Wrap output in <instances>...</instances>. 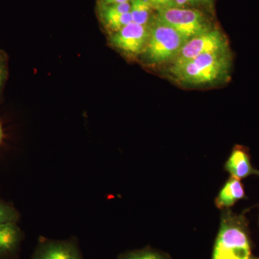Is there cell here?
<instances>
[{
	"instance_id": "obj_1",
	"label": "cell",
	"mask_w": 259,
	"mask_h": 259,
	"mask_svg": "<svg viewBox=\"0 0 259 259\" xmlns=\"http://www.w3.org/2000/svg\"><path fill=\"white\" fill-rule=\"evenodd\" d=\"M231 66V53L228 50L204 54L182 64H172L169 71L179 82L201 85L226 79Z\"/></svg>"
},
{
	"instance_id": "obj_2",
	"label": "cell",
	"mask_w": 259,
	"mask_h": 259,
	"mask_svg": "<svg viewBox=\"0 0 259 259\" xmlns=\"http://www.w3.org/2000/svg\"><path fill=\"white\" fill-rule=\"evenodd\" d=\"M212 259H251L249 237L241 218L224 214L214 243Z\"/></svg>"
},
{
	"instance_id": "obj_3",
	"label": "cell",
	"mask_w": 259,
	"mask_h": 259,
	"mask_svg": "<svg viewBox=\"0 0 259 259\" xmlns=\"http://www.w3.org/2000/svg\"><path fill=\"white\" fill-rule=\"evenodd\" d=\"M149 30V37L145 51L148 60L153 64L174 60L187 42L177 30L156 18L153 20Z\"/></svg>"
},
{
	"instance_id": "obj_4",
	"label": "cell",
	"mask_w": 259,
	"mask_h": 259,
	"mask_svg": "<svg viewBox=\"0 0 259 259\" xmlns=\"http://www.w3.org/2000/svg\"><path fill=\"white\" fill-rule=\"evenodd\" d=\"M156 18L177 30L186 41L212 28L203 13L190 8H171L158 10Z\"/></svg>"
},
{
	"instance_id": "obj_5",
	"label": "cell",
	"mask_w": 259,
	"mask_h": 259,
	"mask_svg": "<svg viewBox=\"0 0 259 259\" xmlns=\"http://www.w3.org/2000/svg\"><path fill=\"white\" fill-rule=\"evenodd\" d=\"M228 50L229 44L226 35L218 29L212 28L186 42L172 64H182L204 54Z\"/></svg>"
},
{
	"instance_id": "obj_6",
	"label": "cell",
	"mask_w": 259,
	"mask_h": 259,
	"mask_svg": "<svg viewBox=\"0 0 259 259\" xmlns=\"http://www.w3.org/2000/svg\"><path fill=\"white\" fill-rule=\"evenodd\" d=\"M149 34L148 25H139L132 22L115 32L111 37V42L120 50L136 55L145 50Z\"/></svg>"
},
{
	"instance_id": "obj_7",
	"label": "cell",
	"mask_w": 259,
	"mask_h": 259,
	"mask_svg": "<svg viewBox=\"0 0 259 259\" xmlns=\"http://www.w3.org/2000/svg\"><path fill=\"white\" fill-rule=\"evenodd\" d=\"M31 259H83L74 240L51 241L44 239L37 244Z\"/></svg>"
},
{
	"instance_id": "obj_8",
	"label": "cell",
	"mask_w": 259,
	"mask_h": 259,
	"mask_svg": "<svg viewBox=\"0 0 259 259\" xmlns=\"http://www.w3.org/2000/svg\"><path fill=\"white\" fill-rule=\"evenodd\" d=\"M23 241V233L15 223H0V259H13Z\"/></svg>"
},
{
	"instance_id": "obj_9",
	"label": "cell",
	"mask_w": 259,
	"mask_h": 259,
	"mask_svg": "<svg viewBox=\"0 0 259 259\" xmlns=\"http://www.w3.org/2000/svg\"><path fill=\"white\" fill-rule=\"evenodd\" d=\"M130 11L131 2L120 4L103 5L101 11L102 20L107 28L115 32L132 23Z\"/></svg>"
},
{
	"instance_id": "obj_10",
	"label": "cell",
	"mask_w": 259,
	"mask_h": 259,
	"mask_svg": "<svg viewBox=\"0 0 259 259\" xmlns=\"http://www.w3.org/2000/svg\"><path fill=\"white\" fill-rule=\"evenodd\" d=\"M225 167L232 177L238 180L244 179L255 172L250 164L248 153L243 148L238 146L232 151Z\"/></svg>"
},
{
	"instance_id": "obj_11",
	"label": "cell",
	"mask_w": 259,
	"mask_h": 259,
	"mask_svg": "<svg viewBox=\"0 0 259 259\" xmlns=\"http://www.w3.org/2000/svg\"><path fill=\"white\" fill-rule=\"evenodd\" d=\"M243 185L238 179L232 177L218 194L215 203L218 208L229 207L244 197Z\"/></svg>"
},
{
	"instance_id": "obj_12",
	"label": "cell",
	"mask_w": 259,
	"mask_h": 259,
	"mask_svg": "<svg viewBox=\"0 0 259 259\" xmlns=\"http://www.w3.org/2000/svg\"><path fill=\"white\" fill-rule=\"evenodd\" d=\"M153 8L148 0H131L132 21L141 25H148Z\"/></svg>"
},
{
	"instance_id": "obj_13",
	"label": "cell",
	"mask_w": 259,
	"mask_h": 259,
	"mask_svg": "<svg viewBox=\"0 0 259 259\" xmlns=\"http://www.w3.org/2000/svg\"><path fill=\"white\" fill-rule=\"evenodd\" d=\"M119 259H169L167 255L150 248L134 250L121 255Z\"/></svg>"
},
{
	"instance_id": "obj_14",
	"label": "cell",
	"mask_w": 259,
	"mask_h": 259,
	"mask_svg": "<svg viewBox=\"0 0 259 259\" xmlns=\"http://www.w3.org/2000/svg\"><path fill=\"white\" fill-rule=\"evenodd\" d=\"M18 219V211L10 204L0 200V223H17Z\"/></svg>"
},
{
	"instance_id": "obj_15",
	"label": "cell",
	"mask_w": 259,
	"mask_h": 259,
	"mask_svg": "<svg viewBox=\"0 0 259 259\" xmlns=\"http://www.w3.org/2000/svg\"><path fill=\"white\" fill-rule=\"evenodd\" d=\"M153 10H162L168 8H177L175 0H148Z\"/></svg>"
},
{
	"instance_id": "obj_16",
	"label": "cell",
	"mask_w": 259,
	"mask_h": 259,
	"mask_svg": "<svg viewBox=\"0 0 259 259\" xmlns=\"http://www.w3.org/2000/svg\"><path fill=\"white\" fill-rule=\"evenodd\" d=\"M177 8H186L195 5H211L212 0H175Z\"/></svg>"
},
{
	"instance_id": "obj_17",
	"label": "cell",
	"mask_w": 259,
	"mask_h": 259,
	"mask_svg": "<svg viewBox=\"0 0 259 259\" xmlns=\"http://www.w3.org/2000/svg\"><path fill=\"white\" fill-rule=\"evenodd\" d=\"M103 5L120 4V3H129L131 0H102Z\"/></svg>"
},
{
	"instance_id": "obj_18",
	"label": "cell",
	"mask_w": 259,
	"mask_h": 259,
	"mask_svg": "<svg viewBox=\"0 0 259 259\" xmlns=\"http://www.w3.org/2000/svg\"><path fill=\"white\" fill-rule=\"evenodd\" d=\"M4 69L3 66H0V87H1L2 83H3V79H4Z\"/></svg>"
},
{
	"instance_id": "obj_19",
	"label": "cell",
	"mask_w": 259,
	"mask_h": 259,
	"mask_svg": "<svg viewBox=\"0 0 259 259\" xmlns=\"http://www.w3.org/2000/svg\"><path fill=\"white\" fill-rule=\"evenodd\" d=\"M3 128H2L1 122H0V143H1L2 139H3Z\"/></svg>"
},
{
	"instance_id": "obj_20",
	"label": "cell",
	"mask_w": 259,
	"mask_h": 259,
	"mask_svg": "<svg viewBox=\"0 0 259 259\" xmlns=\"http://www.w3.org/2000/svg\"><path fill=\"white\" fill-rule=\"evenodd\" d=\"M255 173L258 174V175H259V171H255Z\"/></svg>"
},
{
	"instance_id": "obj_21",
	"label": "cell",
	"mask_w": 259,
	"mask_h": 259,
	"mask_svg": "<svg viewBox=\"0 0 259 259\" xmlns=\"http://www.w3.org/2000/svg\"><path fill=\"white\" fill-rule=\"evenodd\" d=\"M251 259H259V258H251Z\"/></svg>"
}]
</instances>
